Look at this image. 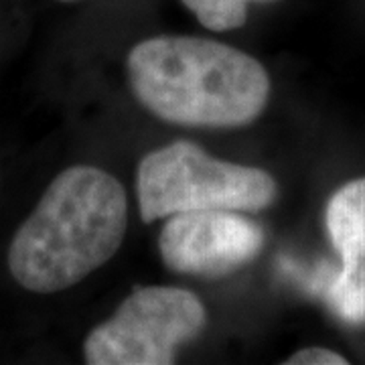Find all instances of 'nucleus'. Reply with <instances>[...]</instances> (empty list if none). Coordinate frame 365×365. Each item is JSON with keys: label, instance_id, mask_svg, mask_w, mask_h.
<instances>
[{"label": "nucleus", "instance_id": "nucleus-1", "mask_svg": "<svg viewBox=\"0 0 365 365\" xmlns=\"http://www.w3.org/2000/svg\"><path fill=\"white\" fill-rule=\"evenodd\" d=\"M126 225L128 201L116 177L90 165L69 167L13 235L11 276L29 292L67 290L112 260Z\"/></svg>", "mask_w": 365, "mask_h": 365}, {"label": "nucleus", "instance_id": "nucleus-2", "mask_svg": "<svg viewBox=\"0 0 365 365\" xmlns=\"http://www.w3.org/2000/svg\"><path fill=\"white\" fill-rule=\"evenodd\" d=\"M134 98L160 120L191 128L252 124L270 98L258 59L201 37H153L128 55Z\"/></svg>", "mask_w": 365, "mask_h": 365}, {"label": "nucleus", "instance_id": "nucleus-3", "mask_svg": "<svg viewBox=\"0 0 365 365\" xmlns=\"http://www.w3.org/2000/svg\"><path fill=\"white\" fill-rule=\"evenodd\" d=\"M136 193L143 222L187 211H262L278 187L270 173L209 157L179 140L148 153L138 165Z\"/></svg>", "mask_w": 365, "mask_h": 365}, {"label": "nucleus", "instance_id": "nucleus-4", "mask_svg": "<svg viewBox=\"0 0 365 365\" xmlns=\"http://www.w3.org/2000/svg\"><path fill=\"white\" fill-rule=\"evenodd\" d=\"M205 307L191 290L144 287L83 343L90 365H169L177 349L205 329Z\"/></svg>", "mask_w": 365, "mask_h": 365}, {"label": "nucleus", "instance_id": "nucleus-5", "mask_svg": "<svg viewBox=\"0 0 365 365\" xmlns=\"http://www.w3.org/2000/svg\"><path fill=\"white\" fill-rule=\"evenodd\" d=\"M264 232L240 211H187L165 223L158 250L179 274L220 278L248 266L260 254Z\"/></svg>", "mask_w": 365, "mask_h": 365}, {"label": "nucleus", "instance_id": "nucleus-6", "mask_svg": "<svg viewBox=\"0 0 365 365\" xmlns=\"http://www.w3.org/2000/svg\"><path fill=\"white\" fill-rule=\"evenodd\" d=\"M327 230L341 256L329 290L335 313L349 323L365 321V179L343 185L327 205Z\"/></svg>", "mask_w": 365, "mask_h": 365}, {"label": "nucleus", "instance_id": "nucleus-7", "mask_svg": "<svg viewBox=\"0 0 365 365\" xmlns=\"http://www.w3.org/2000/svg\"><path fill=\"white\" fill-rule=\"evenodd\" d=\"M248 2L252 0H182L209 31L240 29L248 19Z\"/></svg>", "mask_w": 365, "mask_h": 365}, {"label": "nucleus", "instance_id": "nucleus-8", "mask_svg": "<svg viewBox=\"0 0 365 365\" xmlns=\"http://www.w3.org/2000/svg\"><path fill=\"white\" fill-rule=\"evenodd\" d=\"M347 359L339 353L325 347H307L302 351L292 353L287 359V365H345Z\"/></svg>", "mask_w": 365, "mask_h": 365}, {"label": "nucleus", "instance_id": "nucleus-9", "mask_svg": "<svg viewBox=\"0 0 365 365\" xmlns=\"http://www.w3.org/2000/svg\"><path fill=\"white\" fill-rule=\"evenodd\" d=\"M59 2H73V0H59Z\"/></svg>", "mask_w": 365, "mask_h": 365}]
</instances>
